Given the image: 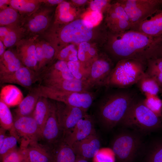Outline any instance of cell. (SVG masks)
I'll return each mask as SVG.
<instances>
[{
	"label": "cell",
	"instance_id": "31",
	"mask_svg": "<svg viewBox=\"0 0 162 162\" xmlns=\"http://www.w3.org/2000/svg\"><path fill=\"white\" fill-rule=\"evenodd\" d=\"M135 86L145 96H157L161 92V89L156 82L145 73Z\"/></svg>",
	"mask_w": 162,
	"mask_h": 162
},
{
	"label": "cell",
	"instance_id": "43",
	"mask_svg": "<svg viewBox=\"0 0 162 162\" xmlns=\"http://www.w3.org/2000/svg\"><path fill=\"white\" fill-rule=\"evenodd\" d=\"M112 2L110 0H90L86 9L100 12L104 16Z\"/></svg>",
	"mask_w": 162,
	"mask_h": 162
},
{
	"label": "cell",
	"instance_id": "25",
	"mask_svg": "<svg viewBox=\"0 0 162 162\" xmlns=\"http://www.w3.org/2000/svg\"><path fill=\"white\" fill-rule=\"evenodd\" d=\"M40 96L37 86L29 89L28 94L22 99L16 109V116L32 115Z\"/></svg>",
	"mask_w": 162,
	"mask_h": 162
},
{
	"label": "cell",
	"instance_id": "6",
	"mask_svg": "<svg viewBox=\"0 0 162 162\" xmlns=\"http://www.w3.org/2000/svg\"><path fill=\"white\" fill-rule=\"evenodd\" d=\"M143 135L123 128L115 135L110 148L119 162H130L137 152L144 148Z\"/></svg>",
	"mask_w": 162,
	"mask_h": 162
},
{
	"label": "cell",
	"instance_id": "41",
	"mask_svg": "<svg viewBox=\"0 0 162 162\" xmlns=\"http://www.w3.org/2000/svg\"><path fill=\"white\" fill-rule=\"evenodd\" d=\"M104 16L101 13L86 9L80 18L86 21L94 27L100 24L104 19Z\"/></svg>",
	"mask_w": 162,
	"mask_h": 162
},
{
	"label": "cell",
	"instance_id": "33",
	"mask_svg": "<svg viewBox=\"0 0 162 162\" xmlns=\"http://www.w3.org/2000/svg\"><path fill=\"white\" fill-rule=\"evenodd\" d=\"M145 73L152 77L162 91V58H155L148 60Z\"/></svg>",
	"mask_w": 162,
	"mask_h": 162
},
{
	"label": "cell",
	"instance_id": "45",
	"mask_svg": "<svg viewBox=\"0 0 162 162\" xmlns=\"http://www.w3.org/2000/svg\"><path fill=\"white\" fill-rule=\"evenodd\" d=\"M35 46L37 60V72L40 74L44 70V62L43 50L40 36L36 40Z\"/></svg>",
	"mask_w": 162,
	"mask_h": 162
},
{
	"label": "cell",
	"instance_id": "18",
	"mask_svg": "<svg viewBox=\"0 0 162 162\" xmlns=\"http://www.w3.org/2000/svg\"><path fill=\"white\" fill-rule=\"evenodd\" d=\"M85 10L76 7L70 1L64 0L56 8L52 24L63 25L68 23L80 18Z\"/></svg>",
	"mask_w": 162,
	"mask_h": 162
},
{
	"label": "cell",
	"instance_id": "26",
	"mask_svg": "<svg viewBox=\"0 0 162 162\" xmlns=\"http://www.w3.org/2000/svg\"><path fill=\"white\" fill-rule=\"evenodd\" d=\"M50 100L45 97L40 96L32 114L38 125L40 134L54 103Z\"/></svg>",
	"mask_w": 162,
	"mask_h": 162
},
{
	"label": "cell",
	"instance_id": "19",
	"mask_svg": "<svg viewBox=\"0 0 162 162\" xmlns=\"http://www.w3.org/2000/svg\"><path fill=\"white\" fill-rule=\"evenodd\" d=\"M100 142L96 134L76 142L71 146L76 156L88 160L93 158L100 148Z\"/></svg>",
	"mask_w": 162,
	"mask_h": 162
},
{
	"label": "cell",
	"instance_id": "4",
	"mask_svg": "<svg viewBox=\"0 0 162 162\" xmlns=\"http://www.w3.org/2000/svg\"><path fill=\"white\" fill-rule=\"evenodd\" d=\"M145 98L140 92L138 94L119 124L143 135L162 128L160 118L146 106Z\"/></svg>",
	"mask_w": 162,
	"mask_h": 162
},
{
	"label": "cell",
	"instance_id": "40",
	"mask_svg": "<svg viewBox=\"0 0 162 162\" xmlns=\"http://www.w3.org/2000/svg\"><path fill=\"white\" fill-rule=\"evenodd\" d=\"M19 139L14 135L6 136L2 146L0 147L1 160L5 155L17 148V142Z\"/></svg>",
	"mask_w": 162,
	"mask_h": 162
},
{
	"label": "cell",
	"instance_id": "46",
	"mask_svg": "<svg viewBox=\"0 0 162 162\" xmlns=\"http://www.w3.org/2000/svg\"><path fill=\"white\" fill-rule=\"evenodd\" d=\"M155 58H162V36L158 38L156 42L155 46Z\"/></svg>",
	"mask_w": 162,
	"mask_h": 162
},
{
	"label": "cell",
	"instance_id": "22",
	"mask_svg": "<svg viewBox=\"0 0 162 162\" xmlns=\"http://www.w3.org/2000/svg\"><path fill=\"white\" fill-rule=\"evenodd\" d=\"M39 84L57 91L82 92L89 91L84 80L74 78L71 80L46 81Z\"/></svg>",
	"mask_w": 162,
	"mask_h": 162
},
{
	"label": "cell",
	"instance_id": "39",
	"mask_svg": "<svg viewBox=\"0 0 162 162\" xmlns=\"http://www.w3.org/2000/svg\"><path fill=\"white\" fill-rule=\"evenodd\" d=\"M70 72L76 79L85 80L88 74V71L79 61L67 62Z\"/></svg>",
	"mask_w": 162,
	"mask_h": 162
},
{
	"label": "cell",
	"instance_id": "11",
	"mask_svg": "<svg viewBox=\"0 0 162 162\" xmlns=\"http://www.w3.org/2000/svg\"><path fill=\"white\" fill-rule=\"evenodd\" d=\"M104 22L108 30L113 33H121L130 30V20L118 0L112 1L105 14Z\"/></svg>",
	"mask_w": 162,
	"mask_h": 162
},
{
	"label": "cell",
	"instance_id": "54",
	"mask_svg": "<svg viewBox=\"0 0 162 162\" xmlns=\"http://www.w3.org/2000/svg\"><path fill=\"white\" fill-rule=\"evenodd\" d=\"M23 162H29L28 161V159L27 158H26V159L24 160V161Z\"/></svg>",
	"mask_w": 162,
	"mask_h": 162
},
{
	"label": "cell",
	"instance_id": "34",
	"mask_svg": "<svg viewBox=\"0 0 162 162\" xmlns=\"http://www.w3.org/2000/svg\"><path fill=\"white\" fill-rule=\"evenodd\" d=\"M0 127L6 130H9L10 134L15 133L14 128V120L8 106L0 100Z\"/></svg>",
	"mask_w": 162,
	"mask_h": 162
},
{
	"label": "cell",
	"instance_id": "51",
	"mask_svg": "<svg viewBox=\"0 0 162 162\" xmlns=\"http://www.w3.org/2000/svg\"><path fill=\"white\" fill-rule=\"evenodd\" d=\"M6 47L3 42L0 40V57H1L6 51Z\"/></svg>",
	"mask_w": 162,
	"mask_h": 162
},
{
	"label": "cell",
	"instance_id": "10",
	"mask_svg": "<svg viewBox=\"0 0 162 162\" xmlns=\"http://www.w3.org/2000/svg\"><path fill=\"white\" fill-rule=\"evenodd\" d=\"M45 5H42L35 12L24 18L22 27L25 30L26 37L40 36L50 26L54 15V9Z\"/></svg>",
	"mask_w": 162,
	"mask_h": 162
},
{
	"label": "cell",
	"instance_id": "15",
	"mask_svg": "<svg viewBox=\"0 0 162 162\" xmlns=\"http://www.w3.org/2000/svg\"><path fill=\"white\" fill-rule=\"evenodd\" d=\"M39 36L37 35L24 38L16 45V51L23 64L37 72V60L35 42Z\"/></svg>",
	"mask_w": 162,
	"mask_h": 162
},
{
	"label": "cell",
	"instance_id": "32",
	"mask_svg": "<svg viewBox=\"0 0 162 162\" xmlns=\"http://www.w3.org/2000/svg\"><path fill=\"white\" fill-rule=\"evenodd\" d=\"M7 27L5 34L1 40L7 48L15 46L20 40L26 38L25 31L22 27Z\"/></svg>",
	"mask_w": 162,
	"mask_h": 162
},
{
	"label": "cell",
	"instance_id": "24",
	"mask_svg": "<svg viewBox=\"0 0 162 162\" xmlns=\"http://www.w3.org/2000/svg\"><path fill=\"white\" fill-rule=\"evenodd\" d=\"M23 66L16 50H7L0 57V76L14 73Z\"/></svg>",
	"mask_w": 162,
	"mask_h": 162
},
{
	"label": "cell",
	"instance_id": "55",
	"mask_svg": "<svg viewBox=\"0 0 162 162\" xmlns=\"http://www.w3.org/2000/svg\"><path fill=\"white\" fill-rule=\"evenodd\" d=\"M160 94V96L162 97V91H161ZM162 101V100H161Z\"/></svg>",
	"mask_w": 162,
	"mask_h": 162
},
{
	"label": "cell",
	"instance_id": "7",
	"mask_svg": "<svg viewBox=\"0 0 162 162\" xmlns=\"http://www.w3.org/2000/svg\"><path fill=\"white\" fill-rule=\"evenodd\" d=\"M37 87L40 96L80 108L86 112L93 105L96 96L97 92L93 91H57L40 84Z\"/></svg>",
	"mask_w": 162,
	"mask_h": 162
},
{
	"label": "cell",
	"instance_id": "42",
	"mask_svg": "<svg viewBox=\"0 0 162 162\" xmlns=\"http://www.w3.org/2000/svg\"><path fill=\"white\" fill-rule=\"evenodd\" d=\"M144 103L148 109L160 118L162 101L157 96H145Z\"/></svg>",
	"mask_w": 162,
	"mask_h": 162
},
{
	"label": "cell",
	"instance_id": "27",
	"mask_svg": "<svg viewBox=\"0 0 162 162\" xmlns=\"http://www.w3.org/2000/svg\"><path fill=\"white\" fill-rule=\"evenodd\" d=\"M53 162H75L76 155L72 147L63 140L51 149Z\"/></svg>",
	"mask_w": 162,
	"mask_h": 162
},
{
	"label": "cell",
	"instance_id": "8",
	"mask_svg": "<svg viewBox=\"0 0 162 162\" xmlns=\"http://www.w3.org/2000/svg\"><path fill=\"white\" fill-rule=\"evenodd\" d=\"M115 64L109 56L105 52H100L93 62L88 69L85 81L88 89L105 87L106 81Z\"/></svg>",
	"mask_w": 162,
	"mask_h": 162
},
{
	"label": "cell",
	"instance_id": "49",
	"mask_svg": "<svg viewBox=\"0 0 162 162\" xmlns=\"http://www.w3.org/2000/svg\"><path fill=\"white\" fill-rule=\"evenodd\" d=\"M6 130L0 127V147L2 146L7 136L6 134Z\"/></svg>",
	"mask_w": 162,
	"mask_h": 162
},
{
	"label": "cell",
	"instance_id": "2",
	"mask_svg": "<svg viewBox=\"0 0 162 162\" xmlns=\"http://www.w3.org/2000/svg\"><path fill=\"white\" fill-rule=\"evenodd\" d=\"M159 37H152L133 30L118 33L108 30L103 47L104 52L115 64L120 60L127 59L147 62L155 58V46Z\"/></svg>",
	"mask_w": 162,
	"mask_h": 162
},
{
	"label": "cell",
	"instance_id": "12",
	"mask_svg": "<svg viewBox=\"0 0 162 162\" xmlns=\"http://www.w3.org/2000/svg\"><path fill=\"white\" fill-rule=\"evenodd\" d=\"M64 136L63 131L57 117L56 104L54 103L50 115L41 130L39 141L42 142L41 144L52 149L63 140Z\"/></svg>",
	"mask_w": 162,
	"mask_h": 162
},
{
	"label": "cell",
	"instance_id": "16",
	"mask_svg": "<svg viewBox=\"0 0 162 162\" xmlns=\"http://www.w3.org/2000/svg\"><path fill=\"white\" fill-rule=\"evenodd\" d=\"M95 134L93 118L87 113L71 130L64 134L63 140L71 146L75 143Z\"/></svg>",
	"mask_w": 162,
	"mask_h": 162
},
{
	"label": "cell",
	"instance_id": "28",
	"mask_svg": "<svg viewBox=\"0 0 162 162\" xmlns=\"http://www.w3.org/2000/svg\"><path fill=\"white\" fill-rule=\"evenodd\" d=\"M43 3L40 0H10V6L24 18L38 10Z\"/></svg>",
	"mask_w": 162,
	"mask_h": 162
},
{
	"label": "cell",
	"instance_id": "47",
	"mask_svg": "<svg viewBox=\"0 0 162 162\" xmlns=\"http://www.w3.org/2000/svg\"><path fill=\"white\" fill-rule=\"evenodd\" d=\"M70 1L76 7L82 10H86L85 7L86 5H88L90 0H71Z\"/></svg>",
	"mask_w": 162,
	"mask_h": 162
},
{
	"label": "cell",
	"instance_id": "9",
	"mask_svg": "<svg viewBox=\"0 0 162 162\" xmlns=\"http://www.w3.org/2000/svg\"><path fill=\"white\" fill-rule=\"evenodd\" d=\"M118 1L130 20L132 24V28L152 16L162 9V0Z\"/></svg>",
	"mask_w": 162,
	"mask_h": 162
},
{
	"label": "cell",
	"instance_id": "5",
	"mask_svg": "<svg viewBox=\"0 0 162 162\" xmlns=\"http://www.w3.org/2000/svg\"><path fill=\"white\" fill-rule=\"evenodd\" d=\"M147 62L133 59L118 61L115 64L105 87L126 88L134 86L145 74Z\"/></svg>",
	"mask_w": 162,
	"mask_h": 162
},
{
	"label": "cell",
	"instance_id": "36",
	"mask_svg": "<svg viewBox=\"0 0 162 162\" xmlns=\"http://www.w3.org/2000/svg\"><path fill=\"white\" fill-rule=\"evenodd\" d=\"M145 147L148 149V162H162V141L152 142Z\"/></svg>",
	"mask_w": 162,
	"mask_h": 162
},
{
	"label": "cell",
	"instance_id": "50",
	"mask_svg": "<svg viewBox=\"0 0 162 162\" xmlns=\"http://www.w3.org/2000/svg\"><path fill=\"white\" fill-rule=\"evenodd\" d=\"M10 0H0V10L10 6Z\"/></svg>",
	"mask_w": 162,
	"mask_h": 162
},
{
	"label": "cell",
	"instance_id": "17",
	"mask_svg": "<svg viewBox=\"0 0 162 162\" xmlns=\"http://www.w3.org/2000/svg\"><path fill=\"white\" fill-rule=\"evenodd\" d=\"M40 78L39 73L23 66L14 73L0 76V83L16 84L29 90Z\"/></svg>",
	"mask_w": 162,
	"mask_h": 162
},
{
	"label": "cell",
	"instance_id": "37",
	"mask_svg": "<svg viewBox=\"0 0 162 162\" xmlns=\"http://www.w3.org/2000/svg\"><path fill=\"white\" fill-rule=\"evenodd\" d=\"M57 60H63L67 62L78 60L77 46L71 44L64 47L58 54Z\"/></svg>",
	"mask_w": 162,
	"mask_h": 162
},
{
	"label": "cell",
	"instance_id": "44",
	"mask_svg": "<svg viewBox=\"0 0 162 162\" xmlns=\"http://www.w3.org/2000/svg\"><path fill=\"white\" fill-rule=\"evenodd\" d=\"M114 155L111 148H100L93 158V162H114Z\"/></svg>",
	"mask_w": 162,
	"mask_h": 162
},
{
	"label": "cell",
	"instance_id": "20",
	"mask_svg": "<svg viewBox=\"0 0 162 162\" xmlns=\"http://www.w3.org/2000/svg\"><path fill=\"white\" fill-rule=\"evenodd\" d=\"M75 78L68 68L67 62L57 60L41 73L39 81L41 82L63 80H71Z\"/></svg>",
	"mask_w": 162,
	"mask_h": 162
},
{
	"label": "cell",
	"instance_id": "13",
	"mask_svg": "<svg viewBox=\"0 0 162 162\" xmlns=\"http://www.w3.org/2000/svg\"><path fill=\"white\" fill-rule=\"evenodd\" d=\"M56 112L60 125L64 134L71 130L87 113L82 110L56 101Z\"/></svg>",
	"mask_w": 162,
	"mask_h": 162
},
{
	"label": "cell",
	"instance_id": "29",
	"mask_svg": "<svg viewBox=\"0 0 162 162\" xmlns=\"http://www.w3.org/2000/svg\"><path fill=\"white\" fill-rule=\"evenodd\" d=\"M23 98L21 91L15 86L6 85L1 89L0 100L9 106L18 105Z\"/></svg>",
	"mask_w": 162,
	"mask_h": 162
},
{
	"label": "cell",
	"instance_id": "3",
	"mask_svg": "<svg viewBox=\"0 0 162 162\" xmlns=\"http://www.w3.org/2000/svg\"><path fill=\"white\" fill-rule=\"evenodd\" d=\"M140 93L135 86L126 88L105 87L96 102L95 112L103 127L110 130L119 125Z\"/></svg>",
	"mask_w": 162,
	"mask_h": 162
},
{
	"label": "cell",
	"instance_id": "30",
	"mask_svg": "<svg viewBox=\"0 0 162 162\" xmlns=\"http://www.w3.org/2000/svg\"><path fill=\"white\" fill-rule=\"evenodd\" d=\"M24 18L15 9L10 6L0 10V26L22 27Z\"/></svg>",
	"mask_w": 162,
	"mask_h": 162
},
{
	"label": "cell",
	"instance_id": "48",
	"mask_svg": "<svg viewBox=\"0 0 162 162\" xmlns=\"http://www.w3.org/2000/svg\"><path fill=\"white\" fill-rule=\"evenodd\" d=\"M63 0H40L41 2L45 5L52 7L62 2Z\"/></svg>",
	"mask_w": 162,
	"mask_h": 162
},
{
	"label": "cell",
	"instance_id": "21",
	"mask_svg": "<svg viewBox=\"0 0 162 162\" xmlns=\"http://www.w3.org/2000/svg\"><path fill=\"white\" fill-rule=\"evenodd\" d=\"M136 31L153 38L162 36V9L157 13L133 27Z\"/></svg>",
	"mask_w": 162,
	"mask_h": 162
},
{
	"label": "cell",
	"instance_id": "38",
	"mask_svg": "<svg viewBox=\"0 0 162 162\" xmlns=\"http://www.w3.org/2000/svg\"><path fill=\"white\" fill-rule=\"evenodd\" d=\"M27 146L21 144L19 148H16L4 157L2 162H23L27 158Z\"/></svg>",
	"mask_w": 162,
	"mask_h": 162
},
{
	"label": "cell",
	"instance_id": "1",
	"mask_svg": "<svg viewBox=\"0 0 162 162\" xmlns=\"http://www.w3.org/2000/svg\"><path fill=\"white\" fill-rule=\"evenodd\" d=\"M108 32L104 21L98 26L94 27L80 18L65 24H51L40 35L54 47L57 56L61 50L71 44L78 46L88 42L103 47L107 40Z\"/></svg>",
	"mask_w": 162,
	"mask_h": 162
},
{
	"label": "cell",
	"instance_id": "52",
	"mask_svg": "<svg viewBox=\"0 0 162 162\" xmlns=\"http://www.w3.org/2000/svg\"><path fill=\"white\" fill-rule=\"evenodd\" d=\"M75 162H89L88 160L76 156Z\"/></svg>",
	"mask_w": 162,
	"mask_h": 162
},
{
	"label": "cell",
	"instance_id": "53",
	"mask_svg": "<svg viewBox=\"0 0 162 162\" xmlns=\"http://www.w3.org/2000/svg\"><path fill=\"white\" fill-rule=\"evenodd\" d=\"M160 118L162 119V106L160 112Z\"/></svg>",
	"mask_w": 162,
	"mask_h": 162
},
{
	"label": "cell",
	"instance_id": "23",
	"mask_svg": "<svg viewBox=\"0 0 162 162\" xmlns=\"http://www.w3.org/2000/svg\"><path fill=\"white\" fill-rule=\"evenodd\" d=\"M26 151L29 162H53L51 149L38 141L29 143Z\"/></svg>",
	"mask_w": 162,
	"mask_h": 162
},
{
	"label": "cell",
	"instance_id": "35",
	"mask_svg": "<svg viewBox=\"0 0 162 162\" xmlns=\"http://www.w3.org/2000/svg\"><path fill=\"white\" fill-rule=\"evenodd\" d=\"M40 38L44 56V71L56 60L57 55L56 50L52 45L44 39Z\"/></svg>",
	"mask_w": 162,
	"mask_h": 162
},
{
	"label": "cell",
	"instance_id": "14",
	"mask_svg": "<svg viewBox=\"0 0 162 162\" xmlns=\"http://www.w3.org/2000/svg\"><path fill=\"white\" fill-rule=\"evenodd\" d=\"M14 128L20 139L28 144L38 141L40 132L36 121L32 115L17 117L14 119Z\"/></svg>",
	"mask_w": 162,
	"mask_h": 162
}]
</instances>
